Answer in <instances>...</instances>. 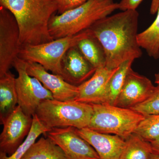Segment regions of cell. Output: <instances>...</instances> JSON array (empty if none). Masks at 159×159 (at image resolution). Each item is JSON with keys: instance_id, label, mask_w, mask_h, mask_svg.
Segmentation results:
<instances>
[{"instance_id": "4", "label": "cell", "mask_w": 159, "mask_h": 159, "mask_svg": "<svg viewBox=\"0 0 159 159\" xmlns=\"http://www.w3.org/2000/svg\"><path fill=\"white\" fill-rule=\"evenodd\" d=\"M93 112L92 104L51 99L43 101L35 114L43 125L51 130L69 126L78 129L88 127Z\"/></svg>"}, {"instance_id": "14", "label": "cell", "mask_w": 159, "mask_h": 159, "mask_svg": "<svg viewBox=\"0 0 159 159\" xmlns=\"http://www.w3.org/2000/svg\"><path fill=\"white\" fill-rule=\"evenodd\" d=\"M77 134L97 152L99 159H120L125 140L116 135L100 133L88 128L78 129Z\"/></svg>"}, {"instance_id": "7", "label": "cell", "mask_w": 159, "mask_h": 159, "mask_svg": "<svg viewBox=\"0 0 159 159\" xmlns=\"http://www.w3.org/2000/svg\"><path fill=\"white\" fill-rule=\"evenodd\" d=\"M12 67L18 73V77L16 78L18 105L25 113L33 116L43 101L54 99L53 95L37 78L29 75L25 61L18 57Z\"/></svg>"}, {"instance_id": "9", "label": "cell", "mask_w": 159, "mask_h": 159, "mask_svg": "<svg viewBox=\"0 0 159 159\" xmlns=\"http://www.w3.org/2000/svg\"><path fill=\"white\" fill-rule=\"evenodd\" d=\"M33 123V116H28L19 106L3 122L0 135V152L11 156L28 136Z\"/></svg>"}, {"instance_id": "26", "label": "cell", "mask_w": 159, "mask_h": 159, "mask_svg": "<svg viewBox=\"0 0 159 159\" xmlns=\"http://www.w3.org/2000/svg\"><path fill=\"white\" fill-rule=\"evenodd\" d=\"M57 3V13L61 14L66 11L77 8L89 0H56Z\"/></svg>"}, {"instance_id": "18", "label": "cell", "mask_w": 159, "mask_h": 159, "mask_svg": "<svg viewBox=\"0 0 159 159\" xmlns=\"http://www.w3.org/2000/svg\"><path fill=\"white\" fill-rule=\"evenodd\" d=\"M77 46L83 55L94 67L97 69L106 66L105 51L96 38L88 33V35L80 40Z\"/></svg>"}, {"instance_id": "19", "label": "cell", "mask_w": 159, "mask_h": 159, "mask_svg": "<svg viewBox=\"0 0 159 159\" xmlns=\"http://www.w3.org/2000/svg\"><path fill=\"white\" fill-rule=\"evenodd\" d=\"M134 61H127L119 66L109 81L101 104L116 105L117 99L124 84L126 74L131 67Z\"/></svg>"}, {"instance_id": "2", "label": "cell", "mask_w": 159, "mask_h": 159, "mask_svg": "<svg viewBox=\"0 0 159 159\" xmlns=\"http://www.w3.org/2000/svg\"><path fill=\"white\" fill-rule=\"evenodd\" d=\"M0 6L8 9L15 18L20 47L54 40L49 31V23L57 11L56 0H0Z\"/></svg>"}, {"instance_id": "3", "label": "cell", "mask_w": 159, "mask_h": 159, "mask_svg": "<svg viewBox=\"0 0 159 159\" xmlns=\"http://www.w3.org/2000/svg\"><path fill=\"white\" fill-rule=\"evenodd\" d=\"M119 9L114 0H89L81 6L61 14L54 15L49 23L53 39L77 35Z\"/></svg>"}, {"instance_id": "24", "label": "cell", "mask_w": 159, "mask_h": 159, "mask_svg": "<svg viewBox=\"0 0 159 159\" xmlns=\"http://www.w3.org/2000/svg\"><path fill=\"white\" fill-rule=\"evenodd\" d=\"M130 109L145 117L149 115H159V84L155 86L152 93L145 101Z\"/></svg>"}, {"instance_id": "29", "label": "cell", "mask_w": 159, "mask_h": 159, "mask_svg": "<svg viewBox=\"0 0 159 159\" xmlns=\"http://www.w3.org/2000/svg\"><path fill=\"white\" fill-rule=\"evenodd\" d=\"M150 159H159V155L152 153Z\"/></svg>"}, {"instance_id": "25", "label": "cell", "mask_w": 159, "mask_h": 159, "mask_svg": "<svg viewBox=\"0 0 159 159\" xmlns=\"http://www.w3.org/2000/svg\"><path fill=\"white\" fill-rule=\"evenodd\" d=\"M143 0H121L118 3L119 9L121 11L136 10ZM159 9V0H152L151 4L150 12L154 15L157 12Z\"/></svg>"}, {"instance_id": "16", "label": "cell", "mask_w": 159, "mask_h": 159, "mask_svg": "<svg viewBox=\"0 0 159 159\" xmlns=\"http://www.w3.org/2000/svg\"><path fill=\"white\" fill-rule=\"evenodd\" d=\"M16 77L10 71L0 77V122L2 124L18 106Z\"/></svg>"}, {"instance_id": "17", "label": "cell", "mask_w": 159, "mask_h": 159, "mask_svg": "<svg viewBox=\"0 0 159 159\" xmlns=\"http://www.w3.org/2000/svg\"><path fill=\"white\" fill-rule=\"evenodd\" d=\"M21 159H68L62 149L48 137L40 139Z\"/></svg>"}, {"instance_id": "15", "label": "cell", "mask_w": 159, "mask_h": 159, "mask_svg": "<svg viewBox=\"0 0 159 159\" xmlns=\"http://www.w3.org/2000/svg\"><path fill=\"white\" fill-rule=\"evenodd\" d=\"M118 68L110 69L104 66L97 69L89 79L78 86L79 93L74 100L89 104H101L109 81Z\"/></svg>"}, {"instance_id": "21", "label": "cell", "mask_w": 159, "mask_h": 159, "mask_svg": "<svg viewBox=\"0 0 159 159\" xmlns=\"http://www.w3.org/2000/svg\"><path fill=\"white\" fill-rule=\"evenodd\" d=\"M157 12L156 18L152 24L137 36L139 46L155 59L159 58V9Z\"/></svg>"}, {"instance_id": "13", "label": "cell", "mask_w": 159, "mask_h": 159, "mask_svg": "<svg viewBox=\"0 0 159 159\" xmlns=\"http://www.w3.org/2000/svg\"><path fill=\"white\" fill-rule=\"evenodd\" d=\"M96 70L76 45L69 49L63 57L61 77L70 84L79 86L89 79Z\"/></svg>"}, {"instance_id": "1", "label": "cell", "mask_w": 159, "mask_h": 159, "mask_svg": "<svg viewBox=\"0 0 159 159\" xmlns=\"http://www.w3.org/2000/svg\"><path fill=\"white\" fill-rule=\"evenodd\" d=\"M139 17L137 10H125L99 20L86 30L103 47L107 67L116 69L142 56L137 40Z\"/></svg>"}, {"instance_id": "10", "label": "cell", "mask_w": 159, "mask_h": 159, "mask_svg": "<svg viewBox=\"0 0 159 159\" xmlns=\"http://www.w3.org/2000/svg\"><path fill=\"white\" fill-rule=\"evenodd\" d=\"M46 137L60 147L68 159H99L96 150L77 134L76 128H52Z\"/></svg>"}, {"instance_id": "23", "label": "cell", "mask_w": 159, "mask_h": 159, "mask_svg": "<svg viewBox=\"0 0 159 159\" xmlns=\"http://www.w3.org/2000/svg\"><path fill=\"white\" fill-rule=\"evenodd\" d=\"M134 133L149 142L159 137V114L145 116L139 123Z\"/></svg>"}, {"instance_id": "11", "label": "cell", "mask_w": 159, "mask_h": 159, "mask_svg": "<svg viewBox=\"0 0 159 159\" xmlns=\"http://www.w3.org/2000/svg\"><path fill=\"white\" fill-rule=\"evenodd\" d=\"M155 88V86L150 80L135 72L131 67L126 74L115 106L131 108L145 101L152 93Z\"/></svg>"}, {"instance_id": "8", "label": "cell", "mask_w": 159, "mask_h": 159, "mask_svg": "<svg viewBox=\"0 0 159 159\" xmlns=\"http://www.w3.org/2000/svg\"><path fill=\"white\" fill-rule=\"evenodd\" d=\"M20 48L16 20L8 9L0 6V77L10 71Z\"/></svg>"}, {"instance_id": "20", "label": "cell", "mask_w": 159, "mask_h": 159, "mask_svg": "<svg viewBox=\"0 0 159 159\" xmlns=\"http://www.w3.org/2000/svg\"><path fill=\"white\" fill-rule=\"evenodd\" d=\"M152 153L150 142L134 133L125 139L120 159H150Z\"/></svg>"}, {"instance_id": "28", "label": "cell", "mask_w": 159, "mask_h": 159, "mask_svg": "<svg viewBox=\"0 0 159 159\" xmlns=\"http://www.w3.org/2000/svg\"><path fill=\"white\" fill-rule=\"evenodd\" d=\"M155 83L157 85L159 84V71L157 73L155 74Z\"/></svg>"}, {"instance_id": "22", "label": "cell", "mask_w": 159, "mask_h": 159, "mask_svg": "<svg viewBox=\"0 0 159 159\" xmlns=\"http://www.w3.org/2000/svg\"><path fill=\"white\" fill-rule=\"evenodd\" d=\"M50 130L43 125L34 114L33 116V123L31 130L24 142L11 156L0 152V159H21L38 137L42 134L46 137L47 133Z\"/></svg>"}, {"instance_id": "6", "label": "cell", "mask_w": 159, "mask_h": 159, "mask_svg": "<svg viewBox=\"0 0 159 159\" xmlns=\"http://www.w3.org/2000/svg\"><path fill=\"white\" fill-rule=\"evenodd\" d=\"M88 35V33L85 31L74 36L54 39L37 45L22 46L18 57L25 61L39 64L47 70L61 76V61L66 52Z\"/></svg>"}, {"instance_id": "12", "label": "cell", "mask_w": 159, "mask_h": 159, "mask_svg": "<svg viewBox=\"0 0 159 159\" xmlns=\"http://www.w3.org/2000/svg\"><path fill=\"white\" fill-rule=\"evenodd\" d=\"M26 61L27 72L35 77L43 85L51 92L54 99L59 101L74 100L79 93V88L65 81L61 76L48 72L43 66L37 63Z\"/></svg>"}, {"instance_id": "5", "label": "cell", "mask_w": 159, "mask_h": 159, "mask_svg": "<svg viewBox=\"0 0 159 159\" xmlns=\"http://www.w3.org/2000/svg\"><path fill=\"white\" fill-rule=\"evenodd\" d=\"M93 112L88 128L100 133L119 136L125 140L145 118L130 108L92 104Z\"/></svg>"}, {"instance_id": "27", "label": "cell", "mask_w": 159, "mask_h": 159, "mask_svg": "<svg viewBox=\"0 0 159 159\" xmlns=\"http://www.w3.org/2000/svg\"><path fill=\"white\" fill-rule=\"evenodd\" d=\"M153 153L159 155V137L154 141L150 142Z\"/></svg>"}]
</instances>
